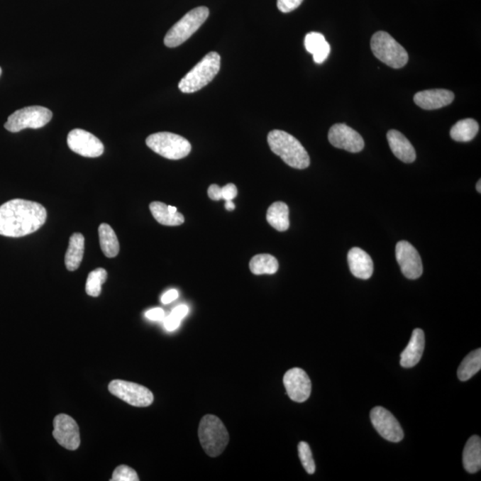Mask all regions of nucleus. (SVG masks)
<instances>
[{"mask_svg":"<svg viewBox=\"0 0 481 481\" xmlns=\"http://www.w3.org/2000/svg\"><path fill=\"white\" fill-rule=\"evenodd\" d=\"M47 218L43 205L15 199L0 206V235L15 238L31 235L46 223Z\"/></svg>","mask_w":481,"mask_h":481,"instance_id":"1","label":"nucleus"},{"mask_svg":"<svg viewBox=\"0 0 481 481\" xmlns=\"http://www.w3.org/2000/svg\"><path fill=\"white\" fill-rule=\"evenodd\" d=\"M267 143L271 151L292 168L304 170L309 166L308 152L294 136L283 131H272L267 136Z\"/></svg>","mask_w":481,"mask_h":481,"instance_id":"2","label":"nucleus"},{"mask_svg":"<svg viewBox=\"0 0 481 481\" xmlns=\"http://www.w3.org/2000/svg\"><path fill=\"white\" fill-rule=\"evenodd\" d=\"M221 55L217 52H211L180 80L179 89L181 92L190 94L204 88L218 74L221 70Z\"/></svg>","mask_w":481,"mask_h":481,"instance_id":"3","label":"nucleus"},{"mask_svg":"<svg viewBox=\"0 0 481 481\" xmlns=\"http://www.w3.org/2000/svg\"><path fill=\"white\" fill-rule=\"evenodd\" d=\"M198 435L201 447L211 458L221 455L228 445V430L222 421L212 414H206L201 420Z\"/></svg>","mask_w":481,"mask_h":481,"instance_id":"4","label":"nucleus"},{"mask_svg":"<svg viewBox=\"0 0 481 481\" xmlns=\"http://www.w3.org/2000/svg\"><path fill=\"white\" fill-rule=\"evenodd\" d=\"M371 50L376 58L393 69L403 68L409 62L405 48L386 31H377L372 35Z\"/></svg>","mask_w":481,"mask_h":481,"instance_id":"5","label":"nucleus"},{"mask_svg":"<svg viewBox=\"0 0 481 481\" xmlns=\"http://www.w3.org/2000/svg\"><path fill=\"white\" fill-rule=\"evenodd\" d=\"M210 11L206 6L191 10L179 22L174 24L165 38V44L168 48H177L186 43L192 35L197 33L207 20Z\"/></svg>","mask_w":481,"mask_h":481,"instance_id":"6","label":"nucleus"},{"mask_svg":"<svg viewBox=\"0 0 481 481\" xmlns=\"http://www.w3.org/2000/svg\"><path fill=\"white\" fill-rule=\"evenodd\" d=\"M146 145L153 152L169 160H180L189 155L192 145L187 139L170 132H159L146 138Z\"/></svg>","mask_w":481,"mask_h":481,"instance_id":"7","label":"nucleus"},{"mask_svg":"<svg viewBox=\"0 0 481 481\" xmlns=\"http://www.w3.org/2000/svg\"><path fill=\"white\" fill-rule=\"evenodd\" d=\"M53 114L50 109L43 106L24 107L10 115L5 123L6 131L17 133L26 128H43L50 123Z\"/></svg>","mask_w":481,"mask_h":481,"instance_id":"8","label":"nucleus"},{"mask_svg":"<svg viewBox=\"0 0 481 481\" xmlns=\"http://www.w3.org/2000/svg\"><path fill=\"white\" fill-rule=\"evenodd\" d=\"M109 392L133 407H149L153 402V393L145 387L134 382L114 380L110 382Z\"/></svg>","mask_w":481,"mask_h":481,"instance_id":"9","label":"nucleus"},{"mask_svg":"<svg viewBox=\"0 0 481 481\" xmlns=\"http://www.w3.org/2000/svg\"><path fill=\"white\" fill-rule=\"evenodd\" d=\"M67 144L75 153L89 158H96L103 155L104 146L99 138L89 132L75 128L68 134Z\"/></svg>","mask_w":481,"mask_h":481,"instance_id":"10","label":"nucleus"},{"mask_svg":"<svg viewBox=\"0 0 481 481\" xmlns=\"http://www.w3.org/2000/svg\"><path fill=\"white\" fill-rule=\"evenodd\" d=\"M370 418L375 430L383 438L394 443L404 438V431L399 421L389 411L382 407H376L371 411Z\"/></svg>","mask_w":481,"mask_h":481,"instance_id":"11","label":"nucleus"},{"mask_svg":"<svg viewBox=\"0 0 481 481\" xmlns=\"http://www.w3.org/2000/svg\"><path fill=\"white\" fill-rule=\"evenodd\" d=\"M396 258L401 271L407 278H419L423 275L424 267L419 253L407 240H400L396 246Z\"/></svg>","mask_w":481,"mask_h":481,"instance_id":"12","label":"nucleus"},{"mask_svg":"<svg viewBox=\"0 0 481 481\" xmlns=\"http://www.w3.org/2000/svg\"><path fill=\"white\" fill-rule=\"evenodd\" d=\"M53 436L59 445L68 450H76L80 445L78 424L67 414H58L54 419Z\"/></svg>","mask_w":481,"mask_h":481,"instance_id":"13","label":"nucleus"},{"mask_svg":"<svg viewBox=\"0 0 481 481\" xmlns=\"http://www.w3.org/2000/svg\"><path fill=\"white\" fill-rule=\"evenodd\" d=\"M328 139L334 148L350 153H359L365 148V141L361 135L346 124H334L330 128Z\"/></svg>","mask_w":481,"mask_h":481,"instance_id":"14","label":"nucleus"},{"mask_svg":"<svg viewBox=\"0 0 481 481\" xmlns=\"http://www.w3.org/2000/svg\"><path fill=\"white\" fill-rule=\"evenodd\" d=\"M284 385L289 397L295 402H305L311 394V381L301 368H292L287 371L284 376Z\"/></svg>","mask_w":481,"mask_h":481,"instance_id":"15","label":"nucleus"},{"mask_svg":"<svg viewBox=\"0 0 481 481\" xmlns=\"http://www.w3.org/2000/svg\"><path fill=\"white\" fill-rule=\"evenodd\" d=\"M455 99V94L447 89H429L414 96V103L421 109L436 110L449 106Z\"/></svg>","mask_w":481,"mask_h":481,"instance_id":"16","label":"nucleus"},{"mask_svg":"<svg viewBox=\"0 0 481 481\" xmlns=\"http://www.w3.org/2000/svg\"><path fill=\"white\" fill-rule=\"evenodd\" d=\"M348 263L355 277L367 280L374 273V263L365 250L354 247L348 253Z\"/></svg>","mask_w":481,"mask_h":481,"instance_id":"17","label":"nucleus"},{"mask_svg":"<svg viewBox=\"0 0 481 481\" xmlns=\"http://www.w3.org/2000/svg\"><path fill=\"white\" fill-rule=\"evenodd\" d=\"M425 347L424 331L419 328L414 330L409 345L401 353L400 365L405 368L416 367L423 357Z\"/></svg>","mask_w":481,"mask_h":481,"instance_id":"18","label":"nucleus"},{"mask_svg":"<svg viewBox=\"0 0 481 481\" xmlns=\"http://www.w3.org/2000/svg\"><path fill=\"white\" fill-rule=\"evenodd\" d=\"M390 150L394 155L405 163H412L416 159V153L409 139L401 132L392 130L387 134Z\"/></svg>","mask_w":481,"mask_h":481,"instance_id":"19","label":"nucleus"},{"mask_svg":"<svg viewBox=\"0 0 481 481\" xmlns=\"http://www.w3.org/2000/svg\"><path fill=\"white\" fill-rule=\"evenodd\" d=\"M304 45L306 50L313 55L316 64H323L328 58L331 47L323 34L319 33L306 34Z\"/></svg>","mask_w":481,"mask_h":481,"instance_id":"20","label":"nucleus"},{"mask_svg":"<svg viewBox=\"0 0 481 481\" xmlns=\"http://www.w3.org/2000/svg\"><path fill=\"white\" fill-rule=\"evenodd\" d=\"M463 467L470 473H476L481 468V441L479 436L468 439L463 453Z\"/></svg>","mask_w":481,"mask_h":481,"instance_id":"21","label":"nucleus"},{"mask_svg":"<svg viewBox=\"0 0 481 481\" xmlns=\"http://www.w3.org/2000/svg\"><path fill=\"white\" fill-rule=\"evenodd\" d=\"M85 238L79 233L70 237L69 247L65 254V266L69 271L78 270L84 255Z\"/></svg>","mask_w":481,"mask_h":481,"instance_id":"22","label":"nucleus"},{"mask_svg":"<svg viewBox=\"0 0 481 481\" xmlns=\"http://www.w3.org/2000/svg\"><path fill=\"white\" fill-rule=\"evenodd\" d=\"M150 211H151L153 218L156 219L157 222L163 226H180L184 222L182 214L177 211H170L168 205L160 203V201H153L150 204Z\"/></svg>","mask_w":481,"mask_h":481,"instance_id":"23","label":"nucleus"},{"mask_svg":"<svg viewBox=\"0 0 481 481\" xmlns=\"http://www.w3.org/2000/svg\"><path fill=\"white\" fill-rule=\"evenodd\" d=\"M267 221L277 231H287L290 226L287 205L282 201L272 204L267 212Z\"/></svg>","mask_w":481,"mask_h":481,"instance_id":"24","label":"nucleus"},{"mask_svg":"<svg viewBox=\"0 0 481 481\" xmlns=\"http://www.w3.org/2000/svg\"><path fill=\"white\" fill-rule=\"evenodd\" d=\"M101 249L107 258L116 257L120 253V243L116 233L108 224H101L99 228Z\"/></svg>","mask_w":481,"mask_h":481,"instance_id":"25","label":"nucleus"},{"mask_svg":"<svg viewBox=\"0 0 481 481\" xmlns=\"http://www.w3.org/2000/svg\"><path fill=\"white\" fill-rule=\"evenodd\" d=\"M479 124L473 118H465L459 121L451 128L450 136L456 142H470L476 137L479 131Z\"/></svg>","mask_w":481,"mask_h":481,"instance_id":"26","label":"nucleus"},{"mask_svg":"<svg viewBox=\"0 0 481 481\" xmlns=\"http://www.w3.org/2000/svg\"><path fill=\"white\" fill-rule=\"evenodd\" d=\"M278 261L270 254H259L250 262V270L254 275H274L278 270Z\"/></svg>","mask_w":481,"mask_h":481,"instance_id":"27","label":"nucleus"},{"mask_svg":"<svg viewBox=\"0 0 481 481\" xmlns=\"http://www.w3.org/2000/svg\"><path fill=\"white\" fill-rule=\"evenodd\" d=\"M481 368V350L477 348L463 359L458 368V375L460 381H468L475 375Z\"/></svg>","mask_w":481,"mask_h":481,"instance_id":"28","label":"nucleus"},{"mask_svg":"<svg viewBox=\"0 0 481 481\" xmlns=\"http://www.w3.org/2000/svg\"><path fill=\"white\" fill-rule=\"evenodd\" d=\"M107 272L104 268H96L90 272L87 279L86 292L92 297H99L102 292V285L106 283Z\"/></svg>","mask_w":481,"mask_h":481,"instance_id":"29","label":"nucleus"},{"mask_svg":"<svg viewBox=\"0 0 481 481\" xmlns=\"http://www.w3.org/2000/svg\"><path fill=\"white\" fill-rule=\"evenodd\" d=\"M299 459H301L303 467L309 474H314L316 472V465L314 462L311 449L308 443L304 441L299 442L298 446Z\"/></svg>","mask_w":481,"mask_h":481,"instance_id":"30","label":"nucleus"},{"mask_svg":"<svg viewBox=\"0 0 481 481\" xmlns=\"http://www.w3.org/2000/svg\"><path fill=\"white\" fill-rule=\"evenodd\" d=\"M111 481H138L139 477L136 470L127 465H121L115 469Z\"/></svg>","mask_w":481,"mask_h":481,"instance_id":"31","label":"nucleus"},{"mask_svg":"<svg viewBox=\"0 0 481 481\" xmlns=\"http://www.w3.org/2000/svg\"><path fill=\"white\" fill-rule=\"evenodd\" d=\"M303 0H277V8L283 13H290L302 5Z\"/></svg>","mask_w":481,"mask_h":481,"instance_id":"32","label":"nucleus"},{"mask_svg":"<svg viewBox=\"0 0 481 481\" xmlns=\"http://www.w3.org/2000/svg\"><path fill=\"white\" fill-rule=\"evenodd\" d=\"M222 200L233 201L237 197V187L233 184H228L221 187Z\"/></svg>","mask_w":481,"mask_h":481,"instance_id":"33","label":"nucleus"},{"mask_svg":"<svg viewBox=\"0 0 481 481\" xmlns=\"http://www.w3.org/2000/svg\"><path fill=\"white\" fill-rule=\"evenodd\" d=\"M165 327L167 331L169 332H172L179 328L181 323V320L177 319V316L172 315V313L167 317H165Z\"/></svg>","mask_w":481,"mask_h":481,"instance_id":"34","label":"nucleus"},{"mask_svg":"<svg viewBox=\"0 0 481 481\" xmlns=\"http://www.w3.org/2000/svg\"><path fill=\"white\" fill-rule=\"evenodd\" d=\"M145 316L148 317L149 320L162 321L165 319V312L162 309H153L148 310V311L145 313Z\"/></svg>","mask_w":481,"mask_h":481,"instance_id":"35","label":"nucleus"},{"mask_svg":"<svg viewBox=\"0 0 481 481\" xmlns=\"http://www.w3.org/2000/svg\"><path fill=\"white\" fill-rule=\"evenodd\" d=\"M209 197L214 201L222 200V189L218 184H211L208 189Z\"/></svg>","mask_w":481,"mask_h":481,"instance_id":"36","label":"nucleus"},{"mask_svg":"<svg viewBox=\"0 0 481 481\" xmlns=\"http://www.w3.org/2000/svg\"><path fill=\"white\" fill-rule=\"evenodd\" d=\"M177 298H179V292L177 290H170L162 296L160 301H162L163 304L166 305L170 304V303L175 301Z\"/></svg>","mask_w":481,"mask_h":481,"instance_id":"37","label":"nucleus"},{"mask_svg":"<svg viewBox=\"0 0 481 481\" xmlns=\"http://www.w3.org/2000/svg\"><path fill=\"white\" fill-rule=\"evenodd\" d=\"M189 311V309L186 305L177 306V308L174 309L172 311V315L177 317V319L182 320L184 316H186Z\"/></svg>","mask_w":481,"mask_h":481,"instance_id":"38","label":"nucleus"},{"mask_svg":"<svg viewBox=\"0 0 481 481\" xmlns=\"http://www.w3.org/2000/svg\"><path fill=\"white\" fill-rule=\"evenodd\" d=\"M226 210H228L229 211H232L235 210L236 205H235V204L233 203V201H226Z\"/></svg>","mask_w":481,"mask_h":481,"instance_id":"39","label":"nucleus"},{"mask_svg":"<svg viewBox=\"0 0 481 481\" xmlns=\"http://www.w3.org/2000/svg\"><path fill=\"white\" fill-rule=\"evenodd\" d=\"M476 188H477V191L479 192V193L480 194L481 193V181L480 180H479V182L477 183Z\"/></svg>","mask_w":481,"mask_h":481,"instance_id":"40","label":"nucleus"},{"mask_svg":"<svg viewBox=\"0 0 481 481\" xmlns=\"http://www.w3.org/2000/svg\"><path fill=\"white\" fill-rule=\"evenodd\" d=\"M169 210L172 212H177V209L176 207L170 206V205H168Z\"/></svg>","mask_w":481,"mask_h":481,"instance_id":"41","label":"nucleus"},{"mask_svg":"<svg viewBox=\"0 0 481 481\" xmlns=\"http://www.w3.org/2000/svg\"><path fill=\"white\" fill-rule=\"evenodd\" d=\"M1 74H2V69L0 68V76H1Z\"/></svg>","mask_w":481,"mask_h":481,"instance_id":"42","label":"nucleus"}]
</instances>
